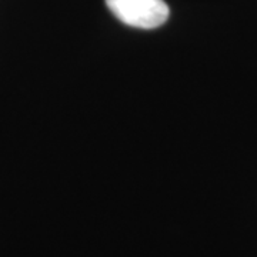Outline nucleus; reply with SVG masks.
I'll list each match as a JSON object with an SVG mask.
<instances>
[{
	"label": "nucleus",
	"instance_id": "f257e3e1",
	"mask_svg": "<svg viewBox=\"0 0 257 257\" xmlns=\"http://www.w3.org/2000/svg\"><path fill=\"white\" fill-rule=\"evenodd\" d=\"M107 8L128 26L155 29L169 18V6L163 0H106Z\"/></svg>",
	"mask_w": 257,
	"mask_h": 257
}]
</instances>
